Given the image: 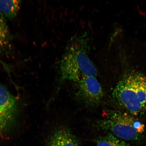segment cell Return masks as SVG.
Listing matches in <instances>:
<instances>
[{
	"instance_id": "52a82bcc",
	"label": "cell",
	"mask_w": 146,
	"mask_h": 146,
	"mask_svg": "<svg viewBox=\"0 0 146 146\" xmlns=\"http://www.w3.org/2000/svg\"><path fill=\"white\" fill-rule=\"evenodd\" d=\"M13 48L12 39L6 20L0 14V54H10Z\"/></svg>"
},
{
	"instance_id": "5b68a950",
	"label": "cell",
	"mask_w": 146,
	"mask_h": 146,
	"mask_svg": "<svg viewBox=\"0 0 146 146\" xmlns=\"http://www.w3.org/2000/svg\"><path fill=\"white\" fill-rule=\"evenodd\" d=\"M76 84L77 96L80 100L89 107H95L99 104L104 94L101 86L96 76H86Z\"/></svg>"
},
{
	"instance_id": "6da1fadb",
	"label": "cell",
	"mask_w": 146,
	"mask_h": 146,
	"mask_svg": "<svg viewBox=\"0 0 146 146\" xmlns=\"http://www.w3.org/2000/svg\"><path fill=\"white\" fill-rule=\"evenodd\" d=\"M90 49L86 32L71 38L56 63L60 83H76L86 76L97 75V69L89 56Z\"/></svg>"
},
{
	"instance_id": "3957f363",
	"label": "cell",
	"mask_w": 146,
	"mask_h": 146,
	"mask_svg": "<svg viewBox=\"0 0 146 146\" xmlns=\"http://www.w3.org/2000/svg\"><path fill=\"white\" fill-rule=\"evenodd\" d=\"M107 111L105 117L96 121L94 127L110 131L111 134L123 140L141 139L145 129L142 122L125 111Z\"/></svg>"
},
{
	"instance_id": "8992f818",
	"label": "cell",
	"mask_w": 146,
	"mask_h": 146,
	"mask_svg": "<svg viewBox=\"0 0 146 146\" xmlns=\"http://www.w3.org/2000/svg\"><path fill=\"white\" fill-rule=\"evenodd\" d=\"M45 146H81L78 138L68 127L62 126L54 130Z\"/></svg>"
},
{
	"instance_id": "ba28073f",
	"label": "cell",
	"mask_w": 146,
	"mask_h": 146,
	"mask_svg": "<svg viewBox=\"0 0 146 146\" xmlns=\"http://www.w3.org/2000/svg\"><path fill=\"white\" fill-rule=\"evenodd\" d=\"M21 5L20 1H0V14L5 18L13 19L17 15Z\"/></svg>"
},
{
	"instance_id": "277c9868",
	"label": "cell",
	"mask_w": 146,
	"mask_h": 146,
	"mask_svg": "<svg viewBox=\"0 0 146 146\" xmlns=\"http://www.w3.org/2000/svg\"><path fill=\"white\" fill-rule=\"evenodd\" d=\"M18 109L16 98L0 85V136L8 132L13 125Z\"/></svg>"
},
{
	"instance_id": "7a4b0ae2",
	"label": "cell",
	"mask_w": 146,
	"mask_h": 146,
	"mask_svg": "<svg viewBox=\"0 0 146 146\" xmlns=\"http://www.w3.org/2000/svg\"><path fill=\"white\" fill-rule=\"evenodd\" d=\"M112 99L117 106L133 116L146 113V76L134 71L126 74L116 85Z\"/></svg>"
},
{
	"instance_id": "9c48e42d",
	"label": "cell",
	"mask_w": 146,
	"mask_h": 146,
	"mask_svg": "<svg viewBox=\"0 0 146 146\" xmlns=\"http://www.w3.org/2000/svg\"><path fill=\"white\" fill-rule=\"evenodd\" d=\"M95 146H130L124 140L112 134L100 137L94 140Z\"/></svg>"
}]
</instances>
